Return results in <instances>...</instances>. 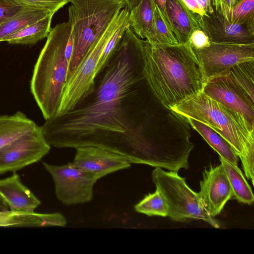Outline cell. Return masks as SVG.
Segmentation results:
<instances>
[{"mask_svg":"<svg viewBox=\"0 0 254 254\" xmlns=\"http://www.w3.org/2000/svg\"><path fill=\"white\" fill-rule=\"evenodd\" d=\"M166 9L179 44L188 43L193 32L201 30L196 14L189 10L182 0H167Z\"/></svg>","mask_w":254,"mask_h":254,"instance_id":"17","label":"cell"},{"mask_svg":"<svg viewBox=\"0 0 254 254\" xmlns=\"http://www.w3.org/2000/svg\"><path fill=\"white\" fill-rule=\"evenodd\" d=\"M51 146L38 125L0 149V175L16 171L38 162Z\"/></svg>","mask_w":254,"mask_h":254,"instance_id":"9","label":"cell"},{"mask_svg":"<svg viewBox=\"0 0 254 254\" xmlns=\"http://www.w3.org/2000/svg\"><path fill=\"white\" fill-rule=\"evenodd\" d=\"M196 16L201 30L210 42L254 43V33L243 25L230 22L214 8L210 13Z\"/></svg>","mask_w":254,"mask_h":254,"instance_id":"13","label":"cell"},{"mask_svg":"<svg viewBox=\"0 0 254 254\" xmlns=\"http://www.w3.org/2000/svg\"><path fill=\"white\" fill-rule=\"evenodd\" d=\"M185 5L192 12L198 15H204L196 0H182Z\"/></svg>","mask_w":254,"mask_h":254,"instance_id":"33","label":"cell"},{"mask_svg":"<svg viewBox=\"0 0 254 254\" xmlns=\"http://www.w3.org/2000/svg\"><path fill=\"white\" fill-rule=\"evenodd\" d=\"M215 9H231L236 5V0H212Z\"/></svg>","mask_w":254,"mask_h":254,"instance_id":"32","label":"cell"},{"mask_svg":"<svg viewBox=\"0 0 254 254\" xmlns=\"http://www.w3.org/2000/svg\"><path fill=\"white\" fill-rule=\"evenodd\" d=\"M66 224L65 217L58 212L42 213L34 211H0V227H64Z\"/></svg>","mask_w":254,"mask_h":254,"instance_id":"16","label":"cell"},{"mask_svg":"<svg viewBox=\"0 0 254 254\" xmlns=\"http://www.w3.org/2000/svg\"><path fill=\"white\" fill-rule=\"evenodd\" d=\"M54 13L29 25L6 36L2 41L11 44L33 45L47 37L51 30V23Z\"/></svg>","mask_w":254,"mask_h":254,"instance_id":"21","label":"cell"},{"mask_svg":"<svg viewBox=\"0 0 254 254\" xmlns=\"http://www.w3.org/2000/svg\"><path fill=\"white\" fill-rule=\"evenodd\" d=\"M217 76L231 82L254 101V61L237 64Z\"/></svg>","mask_w":254,"mask_h":254,"instance_id":"24","label":"cell"},{"mask_svg":"<svg viewBox=\"0 0 254 254\" xmlns=\"http://www.w3.org/2000/svg\"><path fill=\"white\" fill-rule=\"evenodd\" d=\"M37 126L20 111L11 115L0 116V149Z\"/></svg>","mask_w":254,"mask_h":254,"instance_id":"19","label":"cell"},{"mask_svg":"<svg viewBox=\"0 0 254 254\" xmlns=\"http://www.w3.org/2000/svg\"><path fill=\"white\" fill-rule=\"evenodd\" d=\"M128 16L125 18L106 44L98 64L97 73L106 64L120 42L127 28L129 26Z\"/></svg>","mask_w":254,"mask_h":254,"instance_id":"28","label":"cell"},{"mask_svg":"<svg viewBox=\"0 0 254 254\" xmlns=\"http://www.w3.org/2000/svg\"><path fill=\"white\" fill-rule=\"evenodd\" d=\"M23 6L33 7L55 13L68 2V0H12Z\"/></svg>","mask_w":254,"mask_h":254,"instance_id":"29","label":"cell"},{"mask_svg":"<svg viewBox=\"0 0 254 254\" xmlns=\"http://www.w3.org/2000/svg\"><path fill=\"white\" fill-rule=\"evenodd\" d=\"M47 37L30 81L31 93L45 120L57 115L73 52L71 28L67 22L51 29Z\"/></svg>","mask_w":254,"mask_h":254,"instance_id":"3","label":"cell"},{"mask_svg":"<svg viewBox=\"0 0 254 254\" xmlns=\"http://www.w3.org/2000/svg\"><path fill=\"white\" fill-rule=\"evenodd\" d=\"M219 156L235 166H238L239 156L230 143L209 126L190 118H186Z\"/></svg>","mask_w":254,"mask_h":254,"instance_id":"20","label":"cell"},{"mask_svg":"<svg viewBox=\"0 0 254 254\" xmlns=\"http://www.w3.org/2000/svg\"><path fill=\"white\" fill-rule=\"evenodd\" d=\"M73 52L68 79L88 51L126 6L124 0H68Z\"/></svg>","mask_w":254,"mask_h":254,"instance_id":"5","label":"cell"},{"mask_svg":"<svg viewBox=\"0 0 254 254\" xmlns=\"http://www.w3.org/2000/svg\"><path fill=\"white\" fill-rule=\"evenodd\" d=\"M50 13H53L33 7L23 6L0 25V42L6 36L38 21Z\"/></svg>","mask_w":254,"mask_h":254,"instance_id":"22","label":"cell"},{"mask_svg":"<svg viewBox=\"0 0 254 254\" xmlns=\"http://www.w3.org/2000/svg\"><path fill=\"white\" fill-rule=\"evenodd\" d=\"M134 208L136 211L149 216H168V204L161 192L157 189L153 193L146 195Z\"/></svg>","mask_w":254,"mask_h":254,"instance_id":"26","label":"cell"},{"mask_svg":"<svg viewBox=\"0 0 254 254\" xmlns=\"http://www.w3.org/2000/svg\"><path fill=\"white\" fill-rule=\"evenodd\" d=\"M126 7H127V8L130 11L131 10L133 7H134L135 6L138 5L142 0H124Z\"/></svg>","mask_w":254,"mask_h":254,"instance_id":"36","label":"cell"},{"mask_svg":"<svg viewBox=\"0 0 254 254\" xmlns=\"http://www.w3.org/2000/svg\"><path fill=\"white\" fill-rule=\"evenodd\" d=\"M143 40L128 26L90 92L40 126L50 146L92 145L138 163L155 132L161 103L145 76Z\"/></svg>","mask_w":254,"mask_h":254,"instance_id":"1","label":"cell"},{"mask_svg":"<svg viewBox=\"0 0 254 254\" xmlns=\"http://www.w3.org/2000/svg\"><path fill=\"white\" fill-rule=\"evenodd\" d=\"M194 51L206 81L237 64L254 61V43L210 42L207 47Z\"/></svg>","mask_w":254,"mask_h":254,"instance_id":"10","label":"cell"},{"mask_svg":"<svg viewBox=\"0 0 254 254\" xmlns=\"http://www.w3.org/2000/svg\"><path fill=\"white\" fill-rule=\"evenodd\" d=\"M0 200L9 210L16 211H34L41 204L16 172L0 179Z\"/></svg>","mask_w":254,"mask_h":254,"instance_id":"15","label":"cell"},{"mask_svg":"<svg viewBox=\"0 0 254 254\" xmlns=\"http://www.w3.org/2000/svg\"><path fill=\"white\" fill-rule=\"evenodd\" d=\"M23 7L12 0H0V25Z\"/></svg>","mask_w":254,"mask_h":254,"instance_id":"30","label":"cell"},{"mask_svg":"<svg viewBox=\"0 0 254 254\" xmlns=\"http://www.w3.org/2000/svg\"><path fill=\"white\" fill-rule=\"evenodd\" d=\"M167 0H155L164 17L170 23L166 9Z\"/></svg>","mask_w":254,"mask_h":254,"instance_id":"35","label":"cell"},{"mask_svg":"<svg viewBox=\"0 0 254 254\" xmlns=\"http://www.w3.org/2000/svg\"><path fill=\"white\" fill-rule=\"evenodd\" d=\"M219 160L230 184L233 191L232 198L240 203L253 204V192L242 171L238 166H234L220 156Z\"/></svg>","mask_w":254,"mask_h":254,"instance_id":"23","label":"cell"},{"mask_svg":"<svg viewBox=\"0 0 254 254\" xmlns=\"http://www.w3.org/2000/svg\"><path fill=\"white\" fill-rule=\"evenodd\" d=\"M151 176L156 189L168 204V216L172 220L177 222L201 220L215 228H220L219 221L209 214L198 193L189 187L185 178L180 176L178 172L165 171L160 168H155Z\"/></svg>","mask_w":254,"mask_h":254,"instance_id":"6","label":"cell"},{"mask_svg":"<svg viewBox=\"0 0 254 254\" xmlns=\"http://www.w3.org/2000/svg\"><path fill=\"white\" fill-rule=\"evenodd\" d=\"M154 0H142L129 11L128 24L133 32L140 38L156 43L153 10Z\"/></svg>","mask_w":254,"mask_h":254,"instance_id":"18","label":"cell"},{"mask_svg":"<svg viewBox=\"0 0 254 254\" xmlns=\"http://www.w3.org/2000/svg\"><path fill=\"white\" fill-rule=\"evenodd\" d=\"M52 176L57 198L69 205L90 202L93 187L97 179L91 174L74 166L72 162L57 166L43 162Z\"/></svg>","mask_w":254,"mask_h":254,"instance_id":"8","label":"cell"},{"mask_svg":"<svg viewBox=\"0 0 254 254\" xmlns=\"http://www.w3.org/2000/svg\"><path fill=\"white\" fill-rule=\"evenodd\" d=\"M129 14V10L127 7L123 8L88 51L64 86L61 105L56 116L72 110L90 92L104 47L116 29Z\"/></svg>","mask_w":254,"mask_h":254,"instance_id":"7","label":"cell"},{"mask_svg":"<svg viewBox=\"0 0 254 254\" xmlns=\"http://www.w3.org/2000/svg\"><path fill=\"white\" fill-rule=\"evenodd\" d=\"M72 164L94 176L97 180L116 171L130 166V160L126 156L92 145L75 148Z\"/></svg>","mask_w":254,"mask_h":254,"instance_id":"11","label":"cell"},{"mask_svg":"<svg viewBox=\"0 0 254 254\" xmlns=\"http://www.w3.org/2000/svg\"><path fill=\"white\" fill-rule=\"evenodd\" d=\"M204 15L212 12L214 9L212 0H196Z\"/></svg>","mask_w":254,"mask_h":254,"instance_id":"34","label":"cell"},{"mask_svg":"<svg viewBox=\"0 0 254 254\" xmlns=\"http://www.w3.org/2000/svg\"><path fill=\"white\" fill-rule=\"evenodd\" d=\"M202 174L198 193L204 207L214 217L220 213L227 201L232 198V190L221 164L205 168Z\"/></svg>","mask_w":254,"mask_h":254,"instance_id":"12","label":"cell"},{"mask_svg":"<svg viewBox=\"0 0 254 254\" xmlns=\"http://www.w3.org/2000/svg\"><path fill=\"white\" fill-rule=\"evenodd\" d=\"M202 92L225 107L241 114L254 125V101L225 78L217 76L208 80Z\"/></svg>","mask_w":254,"mask_h":254,"instance_id":"14","label":"cell"},{"mask_svg":"<svg viewBox=\"0 0 254 254\" xmlns=\"http://www.w3.org/2000/svg\"><path fill=\"white\" fill-rule=\"evenodd\" d=\"M153 15L155 28L157 33L156 43L162 44H179L169 22L165 18L155 0Z\"/></svg>","mask_w":254,"mask_h":254,"instance_id":"27","label":"cell"},{"mask_svg":"<svg viewBox=\"0 0 254 254\" xmlns=\"http://www.w3.org/2000/svg\"><path fill=\"white\" fill-rule=\"evenodd\" d=\"M170 108L185 118L206 124L225 138L238 155L247 179L254 184V127L241 114L203 92Z\"/></svg>","mask_w":254,"mask_h":254,"instance_id":"4","label":"cell"},{"mask_svg":"<svg viewBox=\"0 0 254 254\" xmlns=\"http://www.w3.org/2000/svg\"><path fill=\"white\" fill-rule=\"evenodd\" d=\"M215 9L230 22L243 25L254 33V0H244L231 9Z\"/></svg>","mask_w":254,"mask_h":254,"instance_id":"25","label":"cell"},{"mask_svg":"<svg viewBox=\"0 0 254 254\" xmlns=\"http://www.w3.org/2000/svg\"><path fill=\"white\" fill-rule=\"evenodd\" d=\"M143 43L145 76L163 104L171 107L202 92L206 81L190 41L169 45L144 39Z\"/></svg>","mask_w":254,"mask_h":254,"instance_id":"2","label":"cell"},{"mask_svg":"<svg viewBox=\"0 0 254 254\" xmlns=\"http://www.w3.org/2000/svg\"><path fill=\"white\" fill-rule=\"evenodd\" d=\"M189 41L193 48L195 50L207 47L210 42L207 36L201 30H196L193 31Z\"/></svg>","mask_w":254,"mask_h":254,"instance_id":"31","label":"cell"}]
</instances>
